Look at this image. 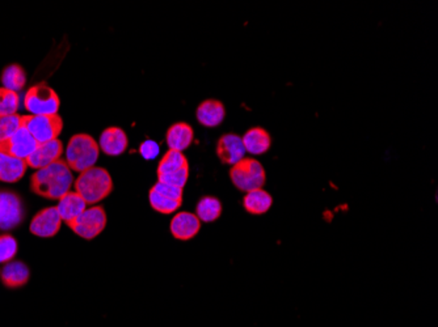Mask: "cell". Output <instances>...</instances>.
Wrapping results in <instances>:
<instances>
[{
	"mask_svg": "<svg viewBox=\"0 0 438 327\" xmlns=\"http://www.w3.org/2000/svg\"><path fill=\"white\" fill-rule=\"evenodd\" d=\"M74 184L71 169L64 160H58L45 168L38 169L30 178V189L35 194L50 201H59Z\"/></svg>",
	"mask_w": 438,
	"mask_h": 327,
	"instance_id": "6da1fadb",
	"label": "cell"
},
{
	"mask_svg": "<svg viewBox=\"0 0 438 327\" xmlns=\"http://www.w3.org/2000/svg\"><path fill=\"white\" fill-rule=\"evenodd\" d=\"M74 187L75 191L86 201V203L95 206L104 201L113 191V181L107 169L93 167L81 173Z\"/></svg>",
	"mask_w": 438,
	"mask_h": 327,
	"instance_id": "7a4b0ae2",
	"label": "cell"
},
{
	"mask_svg": "<svg viewBox=\"0 0 438 327\" xmlns=\"http://www.w3.org/2000/svg\"><path fill=\"white\" fill-rule=\"evenodd\" d=\"M98 153L100 147L91 135L76 133L69 141L64 161L74 172L83 173L95 167Z\"/></svg>",
	"mask_w": 438,
	"mask_h": 327,
	"instance_id": "3957f363",
	"label": "cell"
},
{
	"mask_svg": "<svg viewBox=\"0 0 438 327\" xmlns=\"http://www.w3.org/2000/svg\"><path fill=\"white\" fill-rule=\"evenodd\" d=\"M230 178L234 186L243 193L263 189L267 176L261 162L252 157H244L230 169Z\"/></svg>",
	"mask_w": 438,
	"mask_h": 327,
	"instance_id": "277c9868",
	"label": "cell"
},
{
	"mask_svg": "<svg viewBox=\"0 0 438 327\" xmlns=\"http://www.w3.org/2000/svg\"><path fill=\"white\" fill-rule=\"evenodd\" d=\"M24 107L30 115L58 114L61 100L46 83H40L28 90Z\"/></svg>",
	"mask_w": 438,
	"mask_h": 327,
	"instance_id": "5b68a950",
	"label": "cell"
},
{
	"mask_svg": "<svg viewBox=\"0 0 438 327\" xmlns=\"http://www.w3.org/2000/svg\"><path fill=\"white\" fill-rule=\"evenodd\" d=\"M21 124L40 144L58 139L63 130V119L59 114L23 115Z\"/></svg>",
	"mask_w": 438,
	"mask_h": 327,
	"instance_id": "8992f818",
	"label": "cell"
},
{
	"mask_svg": "<svg viewBox=\"0 0 438 327\" xmlns=\"http://www.w3.org/2000/svg\"><path fill=\"white\" fill-rule=\"evenodd\" d=\"M107 213L101 206H92L67 224L70 230L84 239H93L107 227Z\"/></svg>",
	"mask_w": 438,
	"mask_h": 327,
	"instance_id": "52a82bcc",
	"label": "cell"
},
{
	"mask_svg": "<svg viewBox=\"0 0 438 327\" xmlns=\"http://www.w3.org/2000/svg\"><path fill=\"white\" fill-rule=\"evenodd\" d=\"M25 218V210L21 198L13 191H0V230L16 228Z\"/></svg>",
	"mask_w": 438,
	"mask_h": 327,
	"instance_id": "ba28073f",
	"label": "cell"
},
{
	"mask_svg": "<svg viewBox=\"0 0 438 327\" xmlns=\"http://www.w3.org/2000/svg\"><path fill=\"white\" fill-rule=\"evenodd\" d=\"M40 143L32 136L27 129L21 127L8 141L0 143V152L20 160H27L38 147Z\"/></svg>",
	"mask_w": 438,
	"mask_h": 327,
	"instance_id": "9c48e42d",
	"label": "cell"
},
{
	"mask_svg": "<svg viewBox=\"0 0 438 327\" xmlns=\"http://www.w3.org/2000/svg\"><path fill=\"white\" fill-rule=\"evenodd\" d=\"M62 227V219L57 207H47L36 213L30 222L29 230L32 234L42 239L54 237Z\"/></svg>",
	"mask_w": 438,
	"mask_h": 327,
	"instance_id": "30bf717a",
	"label": "cell"
},
{
	"mask_svg": "<svg viewBox=\"0 0 438 327\" xmlns=\"http://www.w3.org/2000/svg\"><path fill=\"white\" fill-rule=\"evenodd\" d=\"M246 148L242 138L236 133H224L217 143V156L221 162L227 165H235L244 159Z\"/></svg>",
	"mask_w": 438,
	"mask_h": 327,
	"instance_id": "8fae6325",
	"label": "cell"
},
{
	"mask_svg": "<svg viewBox=\"0 0 438 327\" xmlns=\"http://www.w3.org/2000/svg\"><path fill=\"white\" fill-rule=\"evenodd\" d=\"M62 153V143H61V141L55 139V141L38 144L36 150L25 160V162H27L28 168L38 170V169L45 168L47 165L61 160Z\"/></svg>",
	"mask_w": 438,
	"mask_h": 327,
	"instance_id": "7c38bea8",
	"label": "cell"
},
{
	"mask_svg": "<svg viewBox=\"0 0 438 327\" xmlns=\"http://www.w3.org/2000/svg\"><path fill=\"white\" fill-rule=\"evenodd\" d=\"M170 230L175 239L189 241L195 239L201 230V221L195 213L183 211L173 216L171 220Z\"/></svg>",
	"mask_w": 438,
	"mask_h": 327,
	"instance_id": "4fadbf2b",
	"label": "cell"
},
{
	"mask_svg": "<svg viewBox=\"0 0 438 327\" xmlns=\"http://www.w3.org/2000/svg\"><path fill=\"white\" fill-rule=\"evenodd\" d=\"M127 135L120 127H108L100 135V150L108 156H120L127 148Z\"/></svg>",
	"mask_w": 438,
	"mask_h": 327,
	"instance_id": "5bb4252c",
	"label": "cell"
},
{
	"mask_svg": "<svg viewBox=\"0 0 438 327\" xmlns=\"http://www.w3.org/2000/svg\"><path fill=\"white\" fill-rule=\"evenodd\" d=\"M197 121L205 127H217L222 124L226 117L224 105L218 100H205L196 112Z\"/></svg>",
	"mask_w": 438,
	"mask_h": 327,
	"instance_id": "9a60e30c",
	"label": "cell"
},
{
	"mask_svg": "<svg viewBox=\"0 0 438 327\" xmlns=\"http://www.w3.org/2000/svg\"><path fill=\"white\" fill-rule=\"evenodd\" d=\"M0 278L7 288L16 290V288L24 287L29 282L30 271L24 262L12 261L4 265L0 273Z\"/></svg>",
	"mask_w": 438,
	"mask_h": 327,
	"instance_id": "2e32d148",
	"label": "cell"
},
{
	"mask_svg": "<svg viewBox=\"0 0 438 327\" xmlns=\"http://www.w3.org/2000/svg\"><path fill=\"white\" fill-rule=\"evenodd\" d=\"M193 141H195V131L192 126L185 122L172 124L166 135L167 145L172 150L183 152L190 147Z\"/></svg>",
	"mask_w": 438,
	"mask_h": 327,
	"instance_id": "e0dca14e",
	"label": "cell"
},
{
	"mask_svg": "<svg viewBox=\"0 0 438 327\" xmlns=\"http://www.w3.org/2000/svg\"><path fill=\"white\" fill-rule=\"evenodd\" d=\"M57 210L62 221L66 224H70L87 210V203L76 191H69L58 201Z\"/></svg>",
	"mask_w": 438,
	"mask_h": 327,
	"instance_id": "ac0fdd59",
	"label": "cell"
},
{
	"mask_svg": "<svg viewBox=\"0 0 438 327\" xmlns=\"http://www.w3.org/2000/svg\"><path fill=\"white\" fill-rule=\"evenodd\" d=\"M27 169L25 160L16 159L0 152V182L16 184L24 177Z\"/></svg>",
	"mask_w": 438,
	"mask_h": 327,
	"instance_id": "d6986e66",
	"label": "cell"
},
{
	"mask_svg": "<svg viewBox=\"0 0 438 327\" xmlns=\"http://www.w3.org/2000/svg\"><path fill=\"white\" fill-rule=\"evenodd\" d=\"M242 141L246 152H250V155L267 153L272 144L270 135L263 127H252L244 133Z\"/></svg>",
	"mask_w": 438,
	"mask_h": 327,
	"instance_id": "ffe728a7",
	"label": "cell"
},
{
	"mask_svg": "<svg viewBox=\"0 0 438 327\" xmlns=\"http://www.w3.org/2000/svg\"><path fill=\"white\" fill-rule=\"evenodd\" d=\"M272 204L273 198L264 189L252 190L243 198V207L250 215H264L270 210Z\"/></svg>",
	"mask_w": 438,
	"mask_h": 327,
	"instance_id": "44dd1931",
	"label": "cell"
},
{
	"mask_svg": "<svg viewBox=\"0 0 438 327\" xmlns=\"http://www.w3.org/2000/svg\"><path fill=\"white\" fill-rule=\"evenodd\" d=\"M224 207L219 199H217L215 196H202L196 206V215L200 221L204 222H213L218 220L222 215Z\"/></svg>",
	"mask_w": 438,
	"mask_h": 327,
	"instance_id": "7402d4cb",
	"label": "cell"
},
{
	"mask_svg": "<svg viewBox=\"0 0 438 327\" xmlns=\"http://www.w3.org/2000/svg\"><path fill=\"white\" fill-rule=\"evenodd\" d=\"M189 168V162L187 157L184 156L183 152L179 150H167L166 155L161 160L158 168H156V176H166L171 173H176L183 169Z\"/></svg>",
	"mask_w": 438,
	"mask_h": 327,
	"instance_id": "603a6c76",
	"label": "cell"
},
{
	"mask_svg": "<svg viewBox=\"0 0 438 327\" xmlns=\"http://www.w3.org/2000/svg\"><path fill=\"white\" fill-rule=\"evenodd\" d=\"M1 83H3V88L18 92L25 87L27 75L21 66L11 64L4 69V71L1 73Z\"/></svg>",
	"mask_w": 438,
	"mask_h": 327,
	"instance_id": "cb8c5ba5",
	"label": "cell"
},
{
	"mask_svg": "<svg viewBox=\"0 0 438 327\" xmlns=\"http://www.w3.org/2000/svg\"><path fill=\"white\" fill-rule=\"evenodd\" d=\"M149 201H150L152 210L156 211V213H163V215L176 213L183 203V202L172 201V199L163 196L159 193H156L154 189H151L150 193H149Z\"/></svg>",
	"mask_w": 438,
	"mask_h": 327,
	"instance_id": "d4e9b609",
	"label": "cell"
},
{
	"mask_svg": "<svg viewBox=\"0 0 438 327\" xmlns=\"http://www.w3.org/2000/svg\"><path fill=\"white\" fill-rule=\"evenodd\" d=\"M18 105H20V97H18V92H13L7 88H0V117L16 114Z\"/></svg>",
	"mask_w": 438,
	"mask_h": 327,
	"instance_id": "484cf974",
	"label": "cell"
},
{
	"mask_svg": "<svg viewBox=\"0 0 438 327\" xmlns=\"http://www.w3.org/2000/svg\"><path fill=\"white\" fill-rule=\"evenodd\" d=\"M21 115H1L0 117V143L8 141L13 133L21 129Z\"/></svg>",
	"mask_w": 438,
	"mask_h": 327,
	"instance_id": "4316f807",
	"label": "cell"
},
{
	"mask_svg": "<svg viewBox=\"0 0 438 327\" xmlns=\"http://www.w3.org/2000/svg\"><path fill=\"white\" fill-rule=\"evenodd\" d=\"M18 254V241L8 233L0 234V263L12 262Z\"/></svg>",
	"mask_w": 438,
	"mask_h": 327,
	"instance_id": "83f0119b",
	"label": "cell"
},
{
	"mask_svg": "<svg viewBox=\"0 0 438 327\" xmlns=\"http://www.w3.org/2000/svg\"><path fill=\"white\" fill-rule=\"evenodd\" d=\"M152 189L159 193V194L172 199V201H178L183 202V195H184V189H180L176 186L168 185V184H163V182H156L152 186Z\"/></svg>",
	"mask_w": 438,
	"mask_h": 327,
	"instance_id": "f1b7e54d",
	"label": "cell"
},
{
	"mask_svg": "<svg viewBox=\"0 0 438 327\" xmlns=\"http://www.w3.org/2000/svg\"><path fill=\"white\" fill-rule=\"evenodd\" d=\"M161 152V147L156 142H154L151 139L144 141L141 147H139V153L144 160H155L158 157Z\"/></svg>",
	"mask_w": 438,
	"mask_h": 327,
	"instance_id": "f546056e",
	"label": "cell"
}]
</instances>
